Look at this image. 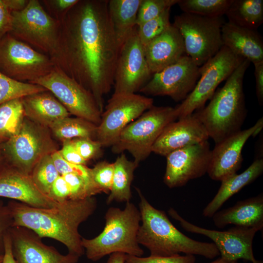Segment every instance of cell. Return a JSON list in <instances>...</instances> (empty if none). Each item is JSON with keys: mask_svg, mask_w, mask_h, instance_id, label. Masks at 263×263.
<instances>
[{"mask_svg": "<svg viewBox=\"0 0 263 263\" xmlns=\"http://www.w3.org/2000/svg\"><path fill=\"white\" fill-rule=\"evenodd\" d=\"M114 172V163L103 161L91 169L92 182L99 193H109L112 188Z\"/></svg>", "mask_w": 263, "mask_h": 263, "instance_id": "obj_38", "label": "cell"}, {"mask_svg": "<svg viewBox=\"0 0 263 263\" xmlns=\"http://www.w3.org/2000/svg\"><path fill=\"white\" fill-rule=\"evenodd\" d=\"M252 263H263V261H261V260H255V261L254 262H253Z\"/></svg>", "mask_w": 263, "mask_h": 263, "instance_id": "obj_53", "label": "cell"}, {"mask_svg": "<svg viewBox=\"0 0 263 263\" xmlns=\"http://www.w3.org/2000/svg\"><path fill=\"white\" fill-rule=\"evenodd\" d=\"M179 0H142L136 25L141 24L158 17L166 10L177 4Z\"/></svg>", "mask_w": 263, "mask_h": 263, "instance_id": "obj_37", "label": "cell"}, {"mask_svg": "<svg viewBox=\"0 0 263 263\" xmlns=\"http://www.w3.org/2000/svg\"><path fill=\"white\" fill-rule=\"evenodd\" d=\"M205 127L195 113L168 125L151 148V152L166 156L182 148L207 141Z\"/></svg>", "mask_w": 263, "mask_h": 263, "instance_id": "obj_20", "label": "cell"}, {"mask_svg": "<svg viewBox=\"0 0 263 263\" xmlns=\"http://www.w3.org/2000/svg\"><path fill=\"white\" fill-rule=\"evenodd\" d=\"M70 190L67 183L59 175L52 184L48 196L56 202L59 203L70 199Z\"/></svg>", "mask_w": 263, "mask_h": 263, "instance_id": "obj_44", "label": "cell"}, {"mask_svg": "<svg viewBox=\"0 0 263 263\" xmlns=\"http://www.w3.org/2000/svg\"><path fill=\"white\" fill-rule=\"evenodd\" d=\"M200 67L187 55L154 73L140 90L146 95L168 96L182 101L194 89L200 77Z\"/></svg>", "mask_w": 263, "mask_h": 263, "instance_id": "obj_16", "label": "cell"}, {"mask_svg": "<svg viewBox=\"0 0 263 263\" xmlns=\"http://www.w3.org/2000/svg\"><path fill=\"white\" fill-rule=\"evenodd\" d=\"M170 9L166 10L158 17L137 26L138 36L144 47L171 25L169 21Z\"/></svg>", "mask_w": 263, "mask_h": 263, "instance_id": "obj_35", "label": "cell"}, {"mask_svg": "<svg viewBox=\"0 0 263 263\" xmlns=\"http://www.w3.org/2000/svg\"><path fill=\"white\" fill-rule=\"evenodd\" d=\"M11 14L9 34L48 56L60 67L61 22L52 17L38 0H29L24 9Z\"/></svg>", "mask_w": 263, "mask_h": 263, "instance_id": "obj_6", "label": "cell"}, {"mask_svg": "<svg viewBox=\"0 0 263 263\" xmlns=\"http://www.w3.org/2000/svg\"><path fill=\"white\" fill-rule=\"evenodd\" d=\"M176 119L174 108L153 106L123 130L112 150L115 153L127 150L139 164L151 152L152 146L165 127Z\"/></svg>", "mask_w": 263, "mask_h": 263, "instance_id": "obj_7", "label": "cell"}, {"mask_svg": "<svg viewBox=\"0 0 263 263\" xmlns=\"http://www.w3.org/2000/svg\"><path fill=\"white\" fill-rule=\"evenodd\" d=\"M263 172V159L257 158L242 173H236L221 181L218 192L204 209L203 215L212 218L228 199L244 187L254 182Z\"/></svg>", "mask_w": 263, "mask_h": 263, "instance_id": "obj_26", "label": "cell"}, {"mask_svg": "<svg viewBox=\"0 0 263 263\" xmlns=\"http://www.w3.org/2000/svg\"><path fill=\"white\" fill-rule=\"evenodd\" d=\"M108 0H78L61 21L60 68L93 94L102 113L120 50Z\"/></svg>", "mask_w": 263, "mask_h": 263, "instance_id": "obj_1", "label": "cell"}, {"mask_svg": "<svg viewBox=\"0 0 263 263\" xmlns=\"http://www.w3.org/2000/svg\"><path fill=\"white\" fill-rule=\"evenodd\" d=\"M135 188L140 198L141 219L137 241L149 249L150 256L169 257L183 253L212 259L220 255L213 243L196 241L180 232L164 211L154 207L140 189Z\"/></svg>", "mask_w": 263, "mask_h": 263, "instance_id": "obj_3", "label": "cell"}, {"mask_svg": "<svg viewBox=\"0 0 263 263\" xmlns=\"http://www.w3.org/2000/svg\"><path fill=\"white\" fill-rule=\"evenodd\" d=\"M256 93L260 105L263 104V61L254 63Z\"/></svg>", "mask_w": 263, "mask_h": 263, "instance_id": "obj_47", "label": "cell"}, {"mask_svg": "<svg viewBox=\"0 0 263 263\" xmlns=\"http://www.w3.org/2000/svg\"><path fill=\"white\" fill-rule=\"evenodd\" d=\"M78 0H42L40 2L53 18L61 21L69 10Z\"/></svg>", "mask_w": 263, "mask_h": 263, "instance_id": "obj_42", "label": "cell"}, {"mask_svg": "<svg viewBox=\"0 0 263 263\" xmlns=\"http://www.w3.org/2000/svg\"><path fill=\"white\" fill-rule=\"evenodd\" d=\"M62 176L68 186L71 200H82L99 193L92 182L77 174L67 173Z\"/></svg>", "mask_w": 263, "mask_h": 263, "instance_id": "obj_36", "label": "cell"}, {"mask_svg": "<svg viewBox=\"0 0 263 263\" xmlns=\"http://www.w3.org/2000/svg\"><path fill=\"white\" fill-rule=\"evenodd\" d=\"M58 151L61 157L67 162L75 165L86 166L87 162L80 155L72 140L63 141L62 148L58 150Z\"/></svg>", "mask_w": 263, "mask_h": 263, "instance_id": "obj_45", "label": "cell"}, {"mask_svg": "<svg viewBox=\"0 0 263 263\" xmlns=\"http://www.w3.org/2000/svg\"><path fill=\"white\" fill-rule=\"evenodd\" d=\"M225 15L232 24L257 30L263 22V0H233Z\"/></svg>", "mask_w": 263, "mask_h": 263, "instance_id": "obj_29", "label": "cell"}, {"mask_svg": "<svg viewBox=\"0 0 263 263\" xmlns=\"http://www.w3.org/2000/svg\"><path fill=\"white\" fill-rule=\"evenodd\" d=\"M223 46L252 63L263 61V40L257 30L224 22L221 28Z\"/></svg>", "mask_w": 263, "mask_h": 263, "instance_id": "obj_23", "label": "cell"}, {"mask_svg": "<svg viewBox=\"0 0 263 263\" xmlns=\"http://www.w3.org/2000/svg\"><path fill=\"white\" fill-rule=\"evenodd\" d=\"M12 17L4 0H0V40L11 30Z\"/></svg>", "mask_w": 263, "mask_h": 263, "instance_id": "obj_46", "label": "cell"}, {"mask_svg": "<svg viewBox=\"0 0 263 263\" xmlns=\"http://www.w3.org/2000/svg\"><path fill=\"white\" fill-rule=\"evenodd\" d=\"M142 0H109L108 10L113 31L121 48L136 25Z\"/></svg>", "mask_w": 263, "mask_h": 263, "instance_id": "obj_27", "label": "cell"}, {"mask_svg": "<svg viewBox=\"0 0 263 263\" xmlns=\"http://www.w3.org/2000/svg\"><path fill=\"white\" fill-rule=\"evenodd\" d=\"M152 75L136 26L120 48L114 72L113 94L135 93Z\"/></svg>", "mask_w": 263, "mask_h": 263, "instance_id": "obj_15", "label": "cell"}, {"mask_svg": "<svg viewBox=\"0 0 263 263\" xmlns=\"http://www.w3.org/2000/svg\"><path fill=\"white\" fill-rule=\"evenodd\" d=\"M22 102L25 117L48 128L56 121L71 115L48 91L24 96Z\"/></svg>", "mask_w": 263, "mask_h": 263, "instance_id": "obj_25", "label": "cell"}, {"mask_svg": "<svg viewBox=\"0 0 263 263\" xmlns=\"http://www.w3.org/2000/svg\"><path fill=\"white\" fill-rule=\"evenodd\" d=\"M244 59L223 46L215 55L200 67V77L194 89L174 108L177 119L204 108L218 85L226 80Z\"/></svg>", "mask_w": 263, "mask_h": 263, "instance_id": "obj_10", "label": "cell"}, {"mask_svg": "<svg viewBox=\"0 0 263 263\" xmlns=\"http://www.w3.org/2000/svg\"><path fill=\"white\" fill-rule=\"evenodd\" d=\"M209 263H238V261H228L220 257Z\"/></svg>", "mask_w": 263, "mask_h": 263, "instance_id": "obj_52", "label": "cell"}, {"mask_svg": "<svg viewBox=\"0 0 263 263\" xmlns=\"http://www.w3.org/2000/svg\"><path fill=\"white\" fill-rule=\"evenodd\" d=\"M194 255L180 254L169 257L150 256L146 257L126 255L125 263H195Z\"/></svg>", "mask_w": 263, "mask_h": 263, "instance_id": "obj_40", "label": "cell"}, {"mask_svg": "<svg viewBox=\"0 0 263 263\" xmlns=\"http://www.w3.org/2000/svg\"><path fill=\"white\" fill-rule=\"evenodd\" d=\"M13 256L17 263H77L79 257L68 253L60 254L31 229L19 226L9 230Z\"/></svg>", "mask_w": 263, "mask_h": 263, "instance_id": "obj_19", "label": "cell"}, {"mask_svg": "<svg viewBox=\"0 0 263 263\" xmlns=\"http://www.w3.org/2000/svg\"><path fill=\"white\" fill-rule=\"evenodd\" d=\"M55 66L49 56L9 33L0 40V72L13 79L31 83Z\"/></svg>", "mask_w": 263, "mask_h": 263, "instance_id": "obj_11", "label": "cell"}, {"mask_svg": "<svg viewBox=\"0 0 263 263\" xmlns=\"http://www.w3.org/2000/svg\"><path fill=\"white\" fill-rule=\"evenodd\" d=\"M2 143L0 141V171L8 165L3 153Z\"/></svg>", "mask_w": 263, "mask_h": 263, "instance_id": "obj_51", "label": "cell"}, {"mask_svg": "<svg viewBox=\"0 0 263 263\" xmlns=\"http://www.w3.org/2000/svg\"><path fill=\"white\" fill-rule=\"evenodd\" d=\"M114 163V172L112 188L107 199V204L113 201L118 202H130L132 197L131 186L133 173L138 166L134 161L129 160L122 153Z\"/></svg>", "mask_w": 263, "mask_h": 263, "instance_id": "obj_28", "label": "cell"}, {"mask_svg": "<svg viewBox=\"0 0 263 263\" xmlns=\"http://www.w3.org/2000/svg\"><path fill=\"white\" fill-rule=\"evenodd\" d=\"M31 83L50 92L71 114L97 126L100 123L102 113L93 94L58 66Z\"/></svg>", "mask_w": 263, "mask_h": 263, "instance_id": "obj_12", "label": "cell"}, {"mask_svg": "<svg viewBox=\"0 0 263 263\" xmlns=\"http://www.w3.org/2000/svg\"><path fill=\"white\" fill-rule=\"evenodd\" d=\"M3 258V255H0V263H2Z\"/></svg>", "mask_w": 263, "mask_h": 263, "instance_id": "obj_54", "label": "cell"}, {"mask_svg": "<svg viewBox=\"0 0 263 263\" xmlns=\"http://www.w3.org/2000/svg\"><path fill=\"white\" fill-rule=\"evenodd\" d=\"M211 152L207 140L169 153L166 156L164 183L169 188L180 187L203 176L207 173Z\"/></svg>", "mask_w": 263, "mask_h": 263, "instance_id": "obj_17", "label": "cell"}, {"mask_svg": "<svg viewBox=\"0 0 263 263\" xmlns=\"http://www.w3.org/2000/svg\"><path fill=\"white\" fill-rule=\"evenodd\" d=\"M2 263H17L13 255L11 241L9 232L4 238V252Z\"/></svg>", "mask_w": 263, "mask_h": 263, "instance_id": "obj_48", "label": "cell"}, {"mask_svg": "<svg viewBox=\"0 0 263 263\" xmlns=\"http://www.w3.org/2000/svg\"><path fill=\"white\" fill-rule=\"evenodd\" d=\"M144 48L152 75L175 63L186 53L183 38L172 24Z\"/></svg>", "mask_w": 263, "mask_h": 263, "instance_id": "obj_22", "label": "cell"}, {"mask_svg": "<svg viewBox=\"0 0 263 263\" xmlns=\"http://www.w3.org/2000/svg\"><path fill=\"white\" fill-rule=\"evenodd\" d=\"M233 0H179L183 13L207 17H222Z\"/></svg>", "mask_w": 263, "mask_h": 263, "instance_id": "obj_32", "label": "cell"}, {"mask_svg": "<svg viewBox=\"0 0 263 263\" xmlns=\"http://www.w3.org/2000/svg\"><path fill=\"white\" fill-rule=\"evenodd\" d=\"M72 141L80 155L86 162L101 154L102 146L96 140L90 138H76L72 139Z\"/></svg>", "mask_w": 263, "mask_h": 263, "instance_id": "obj_41", "label": "cell"}, {"mask_svg": "<svg viewBox=\"0 0 263 263\" xmlns=\"http://www.w3.org/2000/svg\"><path fill=\"white\" fill-rule=\"evenodd\" d=\"M168 213L171 218L178 221L186 231L203 235L210 239L222 258L228 261L243 259L252 263L255 261L253 241L256 233L260 231L259 229L234 226L225 231L208 229L186 221L173 208L169 209Z\"/></svg>", "mask_w": 263, "mask_h": 263, "instance_id": "obj_14", "label": "cell"}, {"mask_svg": "<svg viewBox=\"0 0 263 263\" xmlns=\"http://www.w3.org/2000/svg\"><path fill=\"white\" fill-rule=\"evenodd\" d=\"M263 127L262 117L251 127L241 130L215 144L211 150L207 171L209 177L213 180L221 181L236 173L242 166V152L244 144L250 137L257 135Z\"/></svg>", "mask_w": 263, "mask_h": 263, "instance_id": "obj_18", "label": "cell"}, {"mask_svg": "<svg viewBox=\"0 0 263 263\" xmlns=\"http://www.w3.org/2000/svg\"><path fill=\"white\" fill-rule=\"evenodd\" d=\"M126 255L121 252H116L110 254L107 263H125Z\"/></svg>", "mask_w": 263, "mask_h": 263, "instance_id": "obj_50", "label": "cell"}, {"mask_svg": "<svg viewBox=\"0 0 263 263\" xmlns=\"http://www.w3.org/2000/svg\"><path fill=\"white\" fill-rule=\"evenodd\" d=\"M152 98L133 94L112 95L97 126L96 140L112 146L123 130L153 105Z\"/></svg>", "mask_w": 263, "mask_h": 263, "instance_id": "obj_13", "label": "cell"}, {"mask_svg": "<svg viewBox=\"0 0 263 263\" xmlns=\"http://www.w3.org/2000/svg\"><path fill=\"white\" fill-rule=\"evenodd\" d=\"M0 197L38 208H50L57 203L38 188L31 175L8 165L0 171Z\"/></svg>", "mask_w": 263, "mask_h": 263, "instance_id": "obj_21", "label": "cell"}, {"mask_svg": "<svg viewBox=\"0 0 263 263\" xmlns=\"http://www.w3.org/2000/svg\"><path fill=\"white\" fill-rule=\"evenodd\" d=\"M94 196L82 200L69 199L50 208H38L11 201L7 204L13 226L31 229L40 236L55 239L65 245L68 253L82 256L85 250L78 232L79 225L91 216L97 207Z\"/></svg>", "mask_w": 263, "mask_h": 263, "instance_id": "obj_2", "label": "cell"}, {"mask_svg": "<svg viewBox=\"0 0 263 263\" xmlns=\"http://www.w3.org/2000/svg\"><path fill=\"white\" fill-rule=\"evenodd\" d=\"M25 117L22 98L0 105V141L4 142L19 131Z\"/></svg>", "mask_w": 263, "mask_h": 263, "instance_id": "obj_31", "label": "cell"}, {"mask_svg": "<svg viewBox=\"0 0 263 263\" xmlns=\"http://www.w3.org/2000/svg\"><path fill=\"white\" fill-rule=\"evenodd\" d=\"M105 225L95 237H82V247L87 258L95 262L113 253L141 257L144 250L137 241L141 222L139 210L130 201L124 209L111 207L107 211Z\"/></svg>", "mask_w": 263, "mask_h": 263, "instance_id": "obj_5", "label": "cell"}, {"mask_svg": "<svg viewBox=\"0 0 263 263\" xmlns=\"http://www.w3.org/2000/svg\"><path fill=\"white\" fill-rule=\"evenodd\" d=\"M250 64L244 59L208 105L194 112L215 144L241 131L247 113L243 81Z\"/></svg>", "mask_w": 263, "mask_h": 263, "instance_id": "obj_4", "label": "cell"}, {"mask_svg": "<svg viewBox=\"0 0 263 263\" xmlns=\"http://www.w3.org/2000/svg\"><path fill=\"white\" fill-rule=\"evenodd\" d=\"M13 226V220L7 206L0 200V255L4 252V238Z\"/></svg>", "mask_w": 263, "mask_h": 263, "instance_id": "obj_43", "label": "cell"}, {"mask_svg": "<svg viewBox=\"0 0 263 263\" xmlns=\"http://www.w3.org/2000/svg\"><path fill=\"white\" fill-rule=\"evenodd\" d=\"M59 175L51 154H48L37 163L31 177L38 188L48 196L52 184Z\"/></svg>", "mask_w": 263, "mask_h": 263, "instance_id": "obj_34", "label": "cell"}, {"mask_svg": "<svg viewBox=\"0 0 263 263\" xmlns=\"http://www.w3.org/2000/svg\"><path fill=\"white\" fill-rule=\"evenodd\" d=\"M212 218L219 228L234 225L261 231L263 228V194L239 201L231 207L217 211Z\"/></svg>", "mask_w": 263, "mask_h": 263, "instance_id": "obj_24", "label": "cell"}, {"mask_svg": "<svg viewBox=\"0 0 263 263\" xmlns=\"http://www.w3.org/2000/svg\"><path fill=\"white\" fill-rule=\"evenodd\" d=\"M2 147L7 164L28 175L41 158L58 150L49 128L26 117L19 132Z\"/></svg>", "mask_w": 263, "mask_h": 263, "instance_id": "obj_8", "label": "cell"}, {"mask_svg": "<svg viewBox=\"0 0 263 263\" xmlns=\"http://www.w3.org/2000/svg\"><path fill=\"white\" fill-rule=\"evenodd\" d=\"M29 0H4V2L11 12H18L24 9Z\"/></svg>", "mask_w": 263, "mask_h": 263, "instance_id": "obj_49", "label": "cell"}, {"mask_svg": "<svg viewBox=\"0 0 263 263\" xmlns=\"http://www.w3.org/2000/svg\"><path fill=\"white\" fill-rule=\"evenodd\" d=\"M46 91L48 90L40 85L15 80L0 72V105L12 99Z\"/></svg>", "mask_w": 263, "mask_h": 263, "instance_id": "obj_33", "label": "cell"}, {"mask_svg": "<svg viewBox=\"0 0 263 263\" xmlns=\"http://www.w3.org/2000/svg\"><path fill=\"white\" fill-rule=\"evenodd\" d=\"M51 155L59 175L74 173L93 183L91 177L90 168L84 165H75L67 162L61 157L58 150L53 153Z\"/></svg>", "mask_w": 263, "mask_h": 263, "instance_id": "obj_39", "label": "cell"}, {"mask_svg": "<svg viewBox=\"0 0 263 263\" xmlns=\"http://www.w3.org/2000/svg\"><path fill=\"white\" fill-rule=\"evenodd\" d=\"M222 17H207L183 13L172 24L180 33L186 53L199 67L215 55L223 46Z\"/></svg>", "mask_w": 263, "mask_h": 263, "instance_id": "obj_9", "label": "cell"}, {"mask_svg": "<svg viewBox=\"0 0 263 263\" xmlns=\"http://www.w3.org/2000/svg\"><path fill=\"white\" fill-rule=\"evenodd\" d=\"M97 125L79 117H66L52 124L49 129L62 142L76 138H96Z\"/></svg>", "mask_w": 263, "mask_h": 263, "instance_id": "obj_30", "label": "cell"}]
</instances>
